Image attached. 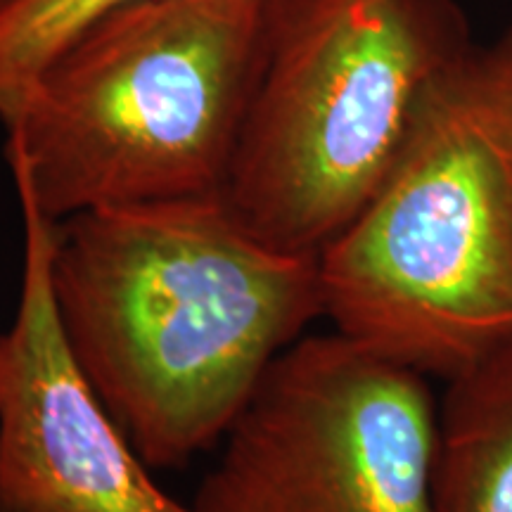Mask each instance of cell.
<instances>
[{"label":"cell","mask_w":512,"mask_h":512,"mask_svg":"<svg viewBox=\"0 0 512 512\" xmlns=\"http://www.w3.org/2000/svg\"><path fill=\"white\" fill-rule=\"evenodd\" d=\"M475 46L458 0H264L223 200L271 247L320 254L382 188L427 98Z\"/></svg>","instance_id":"obj_4"},{"label":"cell","mask_w":512,"mask_h":512,"mask_svg":"<svg viewBox=\"0 0 512 512\" xmlns=\"http://www.w3.org/2000/svg\"><path fill=\"white\" fill-rule=\"evenodd\" d=\"M434 512H512V339L446 377Z\"/></svg>","instance_id":"obj_7"},{"label":"cell","mask_w":512,"mask_h":512,"mask_svg":"<svg viewBox=\"0 0 512 512\" xmlns=\"http://www.w3.org/2000/svg\"><path fill=\"white\" fill-rule=\"evenodd\" d=\"M318 256L335 330L422 375L512 339V29L437 83L382 188Z\"/></svg>","instance_id":"obj_3"},{"label":"cell","mask_w":512,"mask_h":512,"mask_svg":"<svg viewBox=\"0 0 512 512\" xmlns=\"http://www.w3.org/2000/svg\"><path fill=\"white\" fill-rule=\"evenodd\" d=\"M131 0H12L0 8V121L15 119L36 74L81 27Z\"/></svg>","instance_id":"obj_8"},{"label":"cell","mask_w":512,"mask_h":512,"mask_svg":"<svg viewBox=\"0 0 512 512\" xmlns=\"http://www.w3.org/2000/svg\"><path fill=\"white\" fill-rule=\"evenodd\" d=\"M439 401L427 375L342 332L271 363L223 434L195 512H434Z\"/></svg>","instance_id":"obj_5"},{"label":"cell","mask_w":512,"mask_h":512,"mask_svg":"<svg viewBox=\"0 0 512 512\" xmlns=\"http://www.w3.org/2000/svg\"><path fill=\"white\" fill-rule=\"evenodd\" d=\"M8 3H12V0H0V8H5Z\"/></svg>","instance_id":"obj_9"},{"label":"cell","mask_w":512,"mask_h":512,"mask_svg":"<svg viewBox=\"0 0 512 512\" xmlns=\"http://www.w3.org/2000/svg\"><path fill=\"white\" fill-rule=\"evenodd\" d=\"M264 0H131L81 27L8 126L15 188L53 221L223 197Z\"/></svg>","instance_id":"obj_2"},{"label":"cell","mask_w":512,"mask_h":512,"mask_svg":"<svg viewBox=\"0 0 512 512\" xmlns=\"http://www.w3.org/2000/svg\"><path fill=\"white\" fill-rule=\"evenodd\" d=\"M50 285L76 366L150 470L221 441L325 318L320 256L271 247L223 197L55 221Z\"/></svg>","instance_id":"obj_1"},{"label":"cell","mask_w":512,"mask_h":512,"mask_svg":"<svg viewBox=\"0 0 512 512\" xmlns=\"http://www.w3.org/2000/svg\"><path fill=\"white\" fill-rule=\"evenodd\" d=\"M510 29H512V27H510Z\"/></svg>","instance_id":"obj_10"},{"label":"cell","mask_w":512,"mask_h":512,"mask_svg":"<svg viewBox=\"0 0 512 512\" xmlns=\"http://www.w3.org/2000/svg\"><path fill=\"white\" fill-rule=\"evenodd\" d=\"M15 190L24 266L0 335V512H195L159 489L76 366L50 285L55 221Z\"/></svg>","instance_id":"obj_6"}]
</instances>
